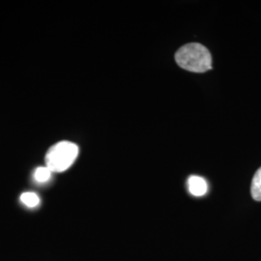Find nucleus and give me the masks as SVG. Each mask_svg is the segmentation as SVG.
<instances>
[{"label": "nucleus", "instance_id": "obj_1", "mask_svg": "<svg viewBox=\"0 0 261 261\" xmlns=\"http://www.w3.org/2000/svg\"><path fill=\"white\" fill-rule=\"evenodd\" d=\"M178 65L190 72L204 73L212 69V57L207 47L191 43L180 47L175 55Z\"/></svg>", "mask_w": 261, "mask_h": 261}, {"label": "nucleus", "instance_id": "obj_2", "mask_svg": "<svg viewBox=\"0 0 261 261\" xmlns=\"http://www.w3.org/2000/svg\"><path fill=\"white\" fill-rule=\"evenodd\" d=\"M79 155L77 145L70 141H60L47 151L45 162L51 172H63L75 163Z\"/></svg>", "mask_w": 261, "mask_h": 261}, {"label": "nucleus", "instance_id": "obj_3", "mask_svg": "<svg viewBox=\"0 0 261 261\" xmlns=\"http://www.w3.org/2000/svg\"><path fill=\"white\" fill-rule=\"evenodd\" d=\"M188 189L194 196H203L208 191V185L204 178L192 175L188 179Z\"/></svg>", "mask_w": 261, "mask_h": 261}, {"label": "nucleus", "instance_id": "obj_4", "mask_svg": "<svg viewBox=\"0 0 261 261\" xmlns=\"http://www.w3.org/2000/svg\"><path fill=\"white\" fill-rule=\"evenodd\" d=\"M251 193L254 200L261 201V168L255 172L252 178Z\"/></svg>", "mask_w": 261, "mask_h": 261}, {"label": "nucleus", "instance_id": "obj_5", "mask_svg": "<svg viewBox=\"0 0 261 261\" xmlns=\"http://www.w3.org/2000/svg\"><path fill=\"white\" fill-rule=\"evenodd\" d=\"M20 201H21L24 205L30 207V208H33V207H36V206L39 205V203H40V197H39L37 194H35V193L27 192V193H23V194L20 196Z\"/></svg>", "mask_w": 261, "mask_h": 261}, {"label": "nucleus", "instance_id": "obj_6", "mask_svg": "<svg viewBox=\"0 0 261 261\" xmlns=\"http://www.w3.org/2000/svg\"><path fill=\"white\" fill-rule=\"evenodd\" d=\"M51 173L47 167H40L34 171V179L39 183H46L51 177Z\"/></svg>", "mask_w": 261, "mask_h": 261}]
</instances>
